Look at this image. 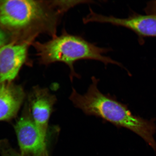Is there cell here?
Segmentation results:
<instances>
[{"label": "cell", "mask_w": 156, "mask_h": 156, "mask_svg": "<svg viewBox=\"0 0 156 156\" xmlns=\"http://www.w3.org/2000/svg\"><path fill=\"white\" fill-rule=\"evenodd\" d=\"M92 82L84 94L73 88L70 101L87 116H95L111 123L118 128H124L135 133L156 151L154 138L156 126L153 120L134 115L126 105L110 95L103 94L98 88V79L93 76Z\"/></svg>", "instance_id": "obj_1"}, {"label": "cell", "mask_w": 156, "mask_h": 156, "mask_svg": "<svg viewBox=\"0 0 156 156\" xmlns=\"http://www.w3.org/2000/svg\"><path fill=\"white\" fill-rule=\"evenodd\" d=\"M38 55L44 63L63 62L69 67L71 81L74 78H80L75 71L74 64L82 60H92L107 66L112 64L121 67V64L105 55L110 48L99 47L79 36L64 33L44 44H37Z\"/></svg>", "instance_id": "obj_2"}, {"label": "cell", "mask_w": 156, "mask_h": 156, "mask_svg": "<svg viewBox=\"0 0 156 156\" xmlns=\"http://www.w3.org/2000/svg\"><path fill=\"white\" fill-rule=\"evenodd\" d=\"M44 13L42 6L37 1H0V25L7 28H24L40 19Z\"/></svg>", "instance_id": "obj_3"}, {"label": "cell", "mask_w": 156, "mask_h": 156, "mask_svg": "<svg viewBox=\"0 0 156 156\" xmlns=\"http://www.w3.org/2000/svg\"><path fill=\"white\" fill-rule=\"evenodd\" d=\"M14 128L21 155L48 156L47 142L39 134L28 105H25Z\"/></svg>", "instance_id": "obj_4"}, {"label": "cell", "mask_w": 156, "mask_h": 156, "mask_svg": "<svg viewBox=\"0 0 156 156\" xmlns=\"http://www.w3.org/2000/svg\"><path fill=\"white\" fill-rule=\"evenodd\" d=\"M85 21L87 23H109L125 27L141 36L156 37V16H154L134 15L128 18H119L98 14L90 9Z\"/></svg>", "instance_id": "obj_5"}, {"label": "cell", "mask_w": 156, "mask_h": 156, "mask_svg": "<svg viewBox=\"0 0 156 156\" xmlns=\"http://www.w3.org/2000/svg\"><path fill=\"white\" fill-rule=\"evenodd\" d=\"M56 98L48 89L35 87L29 96V106L37 129L47 141L49 120Z\"/></svg>", "instance_id": "obj_6"}, {"label": "cell", "mask_w": 156, "mask_h": 156, "mask_svg": "<svg viewBox=\"0 0 156 156\" xmlns=\"http://www.w3.org/2000/svg\"><path fill=\"white\" fill-rule=\"evenodd\" d=\"M26 44H10L0 48V83L12 82L26 59Z\"/></svg>", "instance_id": "obj_7"}, {"label": "cell", "mask_w": 156, "mask_h": 156, "mask_svg": "<svg viewBox=\"0 0 156 156\" xmlns=\"http://www.w3.org/2000/svg\"><path fill=\"white\" fill-rule=\"evenodd\" d=\"M25 98L20 85L0 83V121H9L17 116Z\"/></svg>", "instance_id": "obj_8"}, {"label": "cell", "mask_w": 156, "mask_h": 156, "mask_svg": "<svg viewBox=\"0 0 156 156\" xmlns=\"http://www.w3.org/2000/svg\"><path fill=\"white\" fill-rule=\"evenodd\" d=\"M0 155L1 156H24L13 149L6 139L0 140Z\"/></svg>", "instance_id": "obj_9"}, {"label": "cell", "mask_w": 156, "mask_h": 156, "mask_svg": "<svg viewBox=\"0 0 156 156\" xmlns=\"http://www.w3.org/2000/svg\"><path fill=\"white\" fill-rule=\"evenodd\" d=\"M146 11L148 15L156 16V1H152L148 3Z\"/></svg>", "instance_id": "obj_10"}, {"label": "cell", "mask_w": 156, "mask_h": 156, "mask_svg": "<svg viewBox=\"0 0 156 156\" xmlns=\"http://www.w3.org/2000/svg\"><path fill=\"white\" fill-rule=\"evenodd\" d=\"M7 40V35L3 30L0 29V48L5 44Z\"/></svg>", "instance_id": "obj_11"}]
</instances>
